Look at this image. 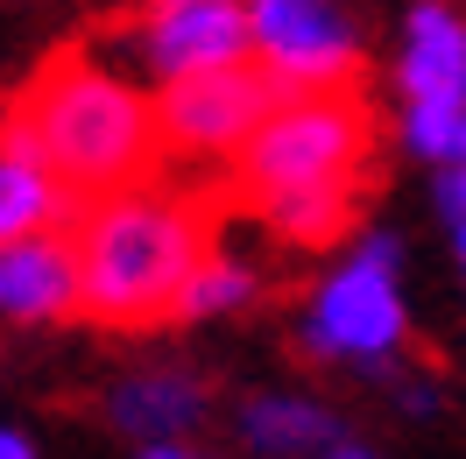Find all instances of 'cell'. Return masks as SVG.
<instances>
[{"mask_svg": "<svg viewBox=\"0 0 466 459\" xmlns=\"http://www.w3.org/2000/svg\"><path fill=\"white\" fill-rule=\"evenodd\" d=\"M403 248L389 233H368L332 276L319 283L311 311H304V353L311 361H353V368H381L403 346V290H396Z\"/></svg>", "mask_w": 466, "mask_h": 459, "instance_id": "5b68a950", "label": "cell"}, {"mask_svg": "<svg viewBox=\"0 0 466 459\" xmlns=\"http://www.w3.org/2000/svg\"><path fill=\"white\" fill-rule=\"evenodd\" d=\"M248 50H255L248 0H142L114 29H99V64H114L120 78H148V86L240 64Z\"/></svg>", "mask_w": 466, "mask_h": 459, "instance_id": "277c9868", "label": "cell"}, {"mask_svg": "<svg viewBox=\"0 0 466 459\" xmlns=\"http://www.w3.org/2000/svg\"><path fill=\"white\" fill-rule=\"evenodd\" d=\"M368 163V114L347 92H283L268 120L240 142V184L255 199L283 191H353Z\"/></svg>", "mask_w": 466, "mask_h": 459, "instance_id": "3957f363", "label": "cell"}, {"mask_svg": "<svg viewBox=\"0 0 466 459\" xmlns=\"http://www.w3.org/2000/svg\"><path fill=\"white\" fill-rule=\"evenodd\" d=\"M283 92L262 64H219V71H191L177 86H156V135L163 156H240V142L268 120Z\"/></svg>", "mask_w": 466, "mask_h": 459, "instance_id": "8992f818", "label": "cell"}, {"mask_svg": "<svg viewBox=\"0 0 466 459\" xmlns=\"http://www.w3.org/2000/svg\"><path fill=\"white\" fill-rule=\"evenodd\" d=\"M396 78H403V107H466V22L445 0L410 7Z\"/></svg>", "mask_w": 466, "mask_h": 459, "instance_id": "8fae6325", "label": "cell"}, {"mask_svg": "<svg viewBox=\"0 0 466 459\" xmlns=\"http://www.w3.org/2000/svg\"><path fill=\"white\" fill-rule=\"evenodd\" d=\"M142 459H212V453H198L191 438H156V445H142Z\"/></svg>", "mask_w": 466, "mask_h": 459, "instance_id": "9a60e30c", "label": "cell"}, {"mask_svg": "<svg viewBox=\"0 0 466 459\" xmlns=\"http://www.w3.org/2000/svg\"><path fill=\"white\" fill-rule=\"evenodd\" d=\"M233 431H240V445L255 459H311V453H325V445L339 438L332 410H325L319 396H290V389L248 396L240 417H233Z\"/></svg>", "mask_w": 466, "mask_h": 459, "instance_id": "7c38bea8", "label": "cell"}, {"mask_svg": "<svg viewBox=\"0 0 466 459\" xmlns=\"http://www.w3.org/2000/svg\"><path fill=\"white\" fill-rule=\"evenodd\" d=\"M347 212H353V191H283V199H262V219L283 233V240H297V248L339 240Z\"/></svg>", "mask_w": 466, "mask_h": 459, "instance_id": "5bb4252c", "label": "cell"}, {"mask_svg": "<svg viewBox=\"0 0 466 459\" xmlns=\"http://www.w3.org/2000/svg\"><path fill=\"white\" fill-rule=\"evenodd\" d=\"M0 459H35V438L15 424H0Z\"/></svg>", "mask_w": 466, "mask_h": 459, "instance_id": "2e32d148", "label": "cell"}, {"mask_svg": "<svg viewBox=\"0 0 466 459\" xmlns=\"http://www.w3.org/2000/svg\"><path fill=\"white\" fill-rule=\"evenodd\" d=\"M78 311V255L64 233H22L0 240V318L15 325H50Z\"/></svg>", "mask_w": 466, "mask_h": 459, "instance_id": "9c48e42d", "label": "cell"}, {"mask_svg": "<svg viewBox=\"0 0 466 459\" xmlns=\"http://www.w3.org/2000/svg\"><path fill=\"white\" fill-rule=\"evenodd\" d=\"M78 255V311L120 332H148L177 311L184 276L205 261V219L163 184H127L78 205L71 219Z\"/></svg>", "mask_w": 466, "mask_h": 459, "instance_id": "6da1fadb", "label": "cell"}, {"mask_svg": "<svg viewBox=\"0 0 466 459\" xmlns=\"http://www.w3.org/2000/svg\"><path fill=\"white\" fill-rule=\"evenodd\" d=\"M15 114L29 120L43 163L78 191V199H106L127 191L156 170L163 135H156V99L135 92L99 57H57L35 71V86L15 92Z\"/></svg>", "mask_w": 466, "mask_h": 459, "instance_id": "7a4b0ae2", "label": "cell"}, {"mask_svg": "<svg viewBox=\"0 0 466 459\" xmlns=\"http://www.w3.org/2000/svg\"><path fill=\"white\" fill-rule=\"evenodd\" d=\"M319 459H381V453H375V445H360V438H332Z\"/></svg>", "mask_w": 466, "mask_h": 459, "instance_id": "e0dca14e", "label": "cell"}, {"mask_svg": "<svg viewBox=\"0 0 466 459\" xmlns=\"http://www.w3.org/2000/svg\"><path fill=\"white\" fill-rule=\"evenodd\" d=\"M205 382L191 368H135L114 382L106 396V424L127 431L135 445H156V438H191L205 424Z\"/></svg>", "mask_w": 466, "mask_h": 459, "instance_id": "30bf717a", "label": "cell"}, {"mask_svg": "<svg viewBox=\"0 0 466 459\" xmlns=\"http://www.w3.org/2000/svg\"><path fill=\"white\" fill-rule=\"evenodd\" d=\"M452 227H460V269H466V219H452Z\"/></svg>", "mask_w": 466, "mask_h": 459, "instance_id": "ac0fdd59", "label": "cell"}, {"mask_svg": "<svg viewBox=\"0 0 466 459\" xmlns=\"http://www.w3.org/2000/svg\"><path fill=\"white\" fill-rule=\"evenodd\" d=\"M71 219H78V191L43 163L29 120L15 114V99H7V107H0V240L64 233Z\"/></svg>", "mask_w": 466, "mask_h": 459, "instance_id": "ba28073f", "label": "cell"}, {"mask_svg": "<svg viewBox=\"0 0 466 459\" xmlns=\"http://www.w3.org/2000/svg\"><path fill=\"white\" fill-rule=\"evenodd\" d=\"M248 43L276 92H332L360 64V43L332 0H248Z\"/></svg>", "mask_w": 466, "mask_h": 459, "instance_id": "52a82bcc", "label": "cell"}, {"mask_svg": "<svg viewBox=\"0 0 466 459\" xmlns=\"http://www.w3.org/2000/svg\"><path fill=\"white\" fill-rule=\"evenodd\" d=\"M255 269L248 261H219V255H205L191 276H184V290H177V311L170 318H184V325H198V318H227V311H240V304H255Z\"/></svg>", "mask_w": 466, "mask_h": 459, "instance_id": "4fadbf2b", "label": "cell"}]
</instances>
